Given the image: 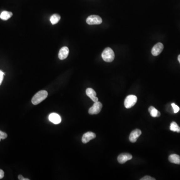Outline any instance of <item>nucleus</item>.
Listing matches in <instances>:
<instances>
[{"label":"nucleus","mask_w":180,"mask_h":180,"mask_svg":"<svg viewBox=\"0 0 180 180\" xmlns=\"http://www.w3.org/2000/svg\"><path fill=\"white\" fill-rule=\"evenodd\" d=\"M48 92L45 90H42L38 92L37 93L34 95L32 99V103L33 104L37 105L46 99L48 97Z\"/></svg>","instance_id":"obj_1"},{"label":"nucleus","mask_w":180,"mask_h":180,"mask_svg":"<svg viewBox=\"0 0 180 180\" xmlns=\"http://www.w3.org/2000/svg\"><path fill=\"white\" fill-rule=\"evenodd\" d=\"M102 57L106 62H112L114 60V52L110 48H106L102 53Z\"/></svg>","instance_id":"obj_2"},{"label":"nucleus","mask_w":180,"mask_h":180,"mask_svg":"<svg viewBox=\"0 0 180 180\" xmlns=\"http://www.w3.org/2000/svg\"><path fill=\"white\" fill-rule=\"evenodd\" d=\"M137 101V97L135 95H131L126 97L125 100L124 105L126 108L130 109L134 106Z\"/></svg>","instance_id":"obj_3"},{"label":"nucleus","mask_w":180,"mask_h":180,"mask_svg":"<svg viewBox=\"0 0 180 180\" xmlns=\"http://www.w3.org/2000/svg\"><path fill=\"white\" fill-rule=\"evenodd\" d=\"M86 22L90 25H100L102 23V19L97 15H91L87 18Z\"/></svg>","instance_id":"obj_4"},{"label":"nucleus","mask_w":180,"mask_h":180,"mask_svg":"<svg viewBox=\"0 0 180 180\" xmlns=\"http://www.w3.org/2000/svg\"><path fill=\"white\" fill-rule=\"evenodd\" d=\"M102 108V104L101 102H95L93 105L89 110V113L91 115H97L101 112Z\"/></svg>","instance_id":"obj_5"},{"label":"nucleus","mask_w":180,"mask_h":180,"mask_svg":"<svg viewBox=\"0 0 180 180\" xmlns=\"http://www.w3.org/2000/svg\"><path fill=\"white\" fill-rule=\"evenodd\" d=\"M164 49V45L161 43H158L152 49V54L154 56H158L161 53Z\"/></svg>","instance_id":"obj_6"},{"label":"nucleus","mask_w":180,"mask_h":180,"mask_svg":"<svg viewBox=\"0 0 180 180\" xmlns=\"http://www.w3.org/2000/svg\"><path fill=\"white\" fill-rule=\"evenodd\" d=\"M133 158L132 155L129 153H123L118 157V161L120 164H124L128 161L130 160Z\"/></svg>","instance_id":"obj_7"},{"label":"nucleus","mask_w":180,"mask_h":180,"mask_svg":"<svg viewBox=\"0 0 180 180\" xmlns=\"http://www.w3.org/2000/svg\"><path fill=\"white\" fill-rule=\"evenodd\" d=\"M142 134L141 131L139 129H135L133 130L129 136V140L132 143H135L137 141L138 138Z\"/></svg>","instance_id":"obj_8"},{"label":"nucleus","mask_w":180,"mask_h":180,"mask_svg":"<svg viewBox=\"0 0 180 180\" xmlns=\"http://www.w3.org/2000/svg\"><path fill=\"white\" fill-rule=\"evenodd\" d=\"M96 135L94 133L92 132H88L85 133L83 136L82 141L84 144L88 143L90 141L96 138Z\"/></svg>","instance_id":"obj_9"},{"label":"nucleus","mask_w":180,"mask_h":180,"mask_svg":"<svg viewBox=\"0 0 180 180\" xmlns=\"http://www.w3.org/2000/svg\"><path fill=\"white\" fill-rule=\"evenodd\" d=\"M69 53V50L67 47H64L61 49L59 53V58L60 60H64L67 58Z\"/></svg>","instance_id":"obj_10"},{"label":"nucleus","mask_w":180,"mask_h":180,"mask_svg":"<svg viewBox=\"0 0 180 180\" xmlns=\"http://www.w3.org/2000/svg\"><path fill=\"white\" fill-rule=\"evenodd\" d=\"M49 119L55 124H59L61 122V118L60 116L56 113H52L49 116Z\"/></svg>","instance_id":"obj_11"},{"label":"nucleus","mask_w":180,"mask_h":180,"mask_svg":"<svg viewBox=\"0 0 180 180\" xmlns=\"http://www.w3.org/2000/svg\"><path fill=\"white\" fill-rule=\"evenodd\" d=\"M86 94L94 102L98 101V98L96 97V92L92 88H88L86 90Z\"/></svg>","instance_id":"obj_12"},{"label":"nucleus","mask_w":180,"mask_h":180,"mask_svg":"<svg viewBox=\"0 0 180 180\" xmlns=\"http://www.w3.org/2000/svg\"><path fill=\"white\" fill-rule=\"evenodd\" d=\"M169 160L171 163L180 164V156L177 154H172L169 157Z\"/></svg>","instance_id":"obj_13"},{"label":"nucleus","mask_w":180,"mask_h":180,"mask_svg":"<svg viewBox=\"0 0 180 180\" xmlns=\"http://www.w3.org/2000/svg\"><path fill=\"white\" fill-rule=\"evenodd\" d=\"M149 112L150 113L151 116L152 117L156 118V117H159L161 116L160 112H159L155 107L153 106H151L149 108Z\"/></svg>","instance_id":"obj_14"},{"label":"nucleus","mask_w":180,"mask_h":180,"mask_svg":"<svg viewBox=\"0 0 180 180\" xmlns=\"http://www.w3.org/2000/svg\"><path fill=\"white\" fill-rule=\"evenodd\" d=\"M13 16L12 13L10 12L3 11L2 12L1 14L0 15V18L2 20L6 21L10 19Z\"/></svg>","instance_id":"obj_15"},{"label":"nucleus","mask_w":180,"mask_h":180,"mask_svg":"<svg viewBox=\"0 0 180 180\" xmlns=\"http://www.w3.org/2000/svg\"><path fill=\"white\" fill-rule=\"evenodd\" d=\"M61 19V17L58 14H55L53 15L50 18V21L53 25L57 24Z\"/></svg>","instance_id":"obj_16"},{"label":"nucleus","mask_w":180,"mask_h":180,"mask_svg":"<svg viewBox=\"0 0 180 180\" xmlns=\"http://www.w3.org/2000/svg\"><path fill=\"white\" fill-rule=\"evenodd\" d=\"M170 129L172 131H173V132L180 133V127L175 122H172Z\"/></svg>","instance_id":"obj_17"},{"label":"nucleus","mask_w":180,"mask_h":180,"mask_svg":"<svg viewBox=\"0 0 180 180\" xmlns=\"http://www.w3.org/2000/svg\"><path fill=\"white\" fill-rule=\"evenodd\" d=\"M172 108H173V110H174V113H178L179 112V110H180V108L175 104H172Z\"/></svg>","instance_id":"obj_18"},{"label":"nucleus","mask_w":180,"mask_h":180,"mask_svg":"<svg viewBox=\"0 0 180 180\" xmlns=\"http://www.w3.org/2000/svg\"><path fill=\"white\" fill-rule=\"evenodd\" d=\"M7 137L8 135L6 133L0 131V141L2 139H5Z\"/></svg>","instance_id":"obj_19"},{"label":"nucleus","mask_w":180,"mask_h":180,"mask_svg":"<svg viewBox=\"0 0 180 180\" xmlns=\"http://www.w3.org/2000/svg\"><path fill=\"white\" fill-rule=\"evenodd\" d=\"M141 180H155V179L152 178L151 177L149 176H146L142 179H141Z\"/></svg>","instance_id":"obj_20"},{"label":"nucleus","mask_w":180,"mask_h":180,"mask_svg":"<svg viewBox=\"0 0 180 180\" xmlns=\"http://www.w3.org/2000/svg\"><path fill=\"white\" fill-rule=\"evenodd\" d=\"M4 75H5V73L0 70V85H1L2 83L3 80L4 79Z\"/></svg>","instance_id":"obj_21"},{"label":"nucleus","mask_w":180,"mask_h":180,"mask_svg":"<svg viewBox=\"0 0 180 180\" xmlns=\"http://www.w3.org/2000/svg\"><path fill=\"white\" fill-rule=\"evenodd\" d=\"M4 172L0 169V179H2V178H4Z\"/></svg>","instance_id":"obj_22"},{"label":"nucleus","mask_w":180,"mask_h":180,"mask_svg":"<svg viewBox=\"0 0 180 180\" xmlns=\"http://www.w3.org/2000/svg\"><path fill=\"white\" fill-rule=\"evenodd\" d=\"M18 179L20 180H29V179H25V178H24L21 175H19V176H18Z\"/></svg>","instance_id":"obj_23"},{"label":"nucleus","mask_w":180,"mask_h":180,"mask_svg":"<svg viewBox=\"0 0 180 180\" xmlns=\"http://www.w3.org/2000/svg\"><path fill=\"white\" fill-rule=\"evenodd\" d=\"M178 61H179V62L180 63V55H179V56H178Z\"/></svg>","instance_id":"obj_24"}]
</instances>
